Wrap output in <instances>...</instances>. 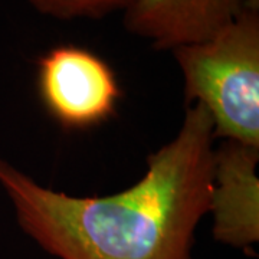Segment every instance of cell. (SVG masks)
I'll list each match as a JSON object with an SVG mask.
<instances>
[{
	"label": "cell",
	"mask_w": 259,
	"mask_h": 259,
	"mask_svg": "<svg viewBox=\"0 0 259 259\" xmlns=\"http://www.w3.org/2000/svg\"><path fill=\"white\" fill-rule=\"evenodd\" d=\"M214 140L206 110L187 105L176 136L122 192L66 194L3 158L0 186L20 229L56 258L193 259L196 229L210 207Z\"/></svg>",
	"instance_id": "cell-1"
},
{
	"label": "cell",
	"mask_w": 259,
	"mask_h": 259,
	"mask_svg": "<svg viewBox=\"0 0 259 259\" xmlns=\"http://www.w3.org/2000/svg\"><path fill=\"white\" fill-rule=\"evenodd\" d=\"M171 52L186 107H203L214 139L259 148V12L242 10L209 39Z\"/></svg>",
	"instance_id": "cell-2"
},
{
	"label": "cell",
	"mask_w": 259,
	"mask_h": 259,
	"mask_svg": "<svg viewBox=\"0 0 259 259\" xmlns=\"http://www.w3.org/2000/svg\"><path fill=\"white\" fill-rule=\"evenodd\" d=\"M37 93L48 114L69 131L94 128L112 118L122 94L108 62L76 45H59L40 56Z\"/></svg>",
	"instance_id": "cell-3"
},
{
	"label": "cell",
	"mask_w": 259,
	"mask_h": 259,
	"mask_svg": "<svg viewBox=\"0 0 259 259\" xmlns=\"http://www.w3.org/2000/svg\"><path fill=\"white\" fill-rule=\"evenodd\" d=\"M259 148L223 140L213 150V238L235 249L259 241Z\"/></svg>",
	"instance_id": "cell-4"
},
{
	"label": "cell",
	"mask_w": 259,
	"mask_h": 259,
	"mask_svg": "<svg viewBox=\"0 0 259 259\" xmlns=\"http://www.w3.org/2000/svg\"><path fill=\"white\" fill-rule=\"evenodd\" d=\"M242 10V0H134L122 23L153 48L173 51L209 39Z\"/></svg>",
	"instance_id": "cell-5"
},
{
	"label": "cell",
	"mask_w": 259,
	"mask_h": 259,
	"mask_svg": "<svg viewBox=\"0 0 259 259\" xmlns=\"http://www.w3.org/2000/svg\"><path fill=\"white\" fill-rule=\"evenodd\" d=\"M134 0H29L35 9L55 19H100L124 12Z\"/></svg>",
	"instance_id": "cell-6"
},
{
	"label": "cell",
	"mask_w": 259,
	"mask_h": 259,
	"mask_svg": "<svg viewBox=\"0 0 259 259\" xmlns=\"http://www.w3.org/2000/svg\"><path fill=\"white\" fill-rule=\"evenodd\" d=\"M242 8L243 10L259 12V0H242Z\"/></svg>",
	"instance_id": "cell-7"
}]
</instances>
